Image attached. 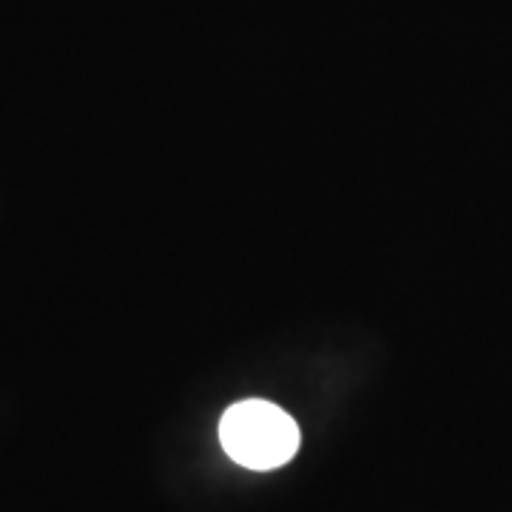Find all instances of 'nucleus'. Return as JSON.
Wrapping results in <instances>:
<instances>
[{
	"mask_svg": "<svg viewBox=\"0 0 512 512\" xmlns=\"http://www.w3.org/2000/svg\"><path fill=\"white\" fill-rule=\"evenodd\" d=\"M222 450L248 470H276L299 450V424L271 402L248 399L225 410L220 421Z\"/></svg>",
	"mask_w": 512,
	"mask_h": 512,
	"instance_id": "nucleus-1",
	"label": "nucleus"
}]
</instances>
